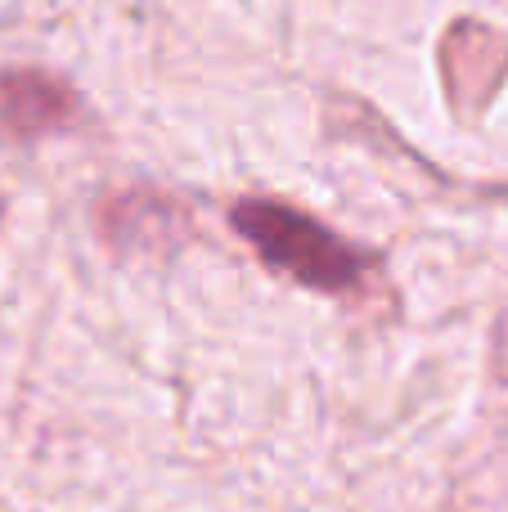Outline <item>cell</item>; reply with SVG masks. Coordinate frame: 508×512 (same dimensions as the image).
<instances>
[{
    "label": "cell",
    "mask_w": 508,
    "mask_h": 512,
    "mask_svg": "<svg viewBox=\"0 0 508 512\" xmlns=\"http://www.w3.org/2000/svg\"><path fill=\"white\" fill-rule=\"evenodd\" d=\"M68 113H72V99L54 81L36 77V72H18V77L0 81V131L14 135V140L50 131Z\"/></svg>",
    "instance_id": "7a4b0ae2"
},
{
    "label": "cell",
    "mask_w": 508,
    "mask_h": 512,
    "mask_svg": "<svg viewBox=\"0 0 508 512\" xmlns=\"http://www.w3.org/2000/svg\"><path fill=\"white\" fill-rule=\"evenodd\" d=\"M234 230L270 265H279L306 288L347 292L365 279V252H356L320 221H311L297 207L275 203V198H243L234 207Z\"/></svg>",
    "instance_id": "6da1fadb"
}]
</instances>
